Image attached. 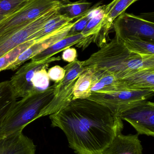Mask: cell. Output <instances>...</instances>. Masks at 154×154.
I'll use <instances>...</instances> for the list:
<instances>
[{
	"label": "cell",
	"instance_id": "obj_1",
	"mask_svg": "<svg viewBox=\"0 0 154 154\" xmlns=\"http://www.w3.org/2000/svg\"><path fill=\"white\" fill-rule=\"evenodd\" d=\"M49 119L77 154H103L124 127L123 120L108 108L88 99L72 100Z\"/></svg>",
	"mask_w": 154,
	"mask_h": 154
},
{
	"label": "cell",
	"instance_id": "obj_2",
	"mask_svg": "<svg viewBox=\"0 0 154 154\" xmlns=\"http://www.w3.org/2000/svg\"><path fill=\"white\" fill-rule=\"evenodd\" d=\"M83 66L107 71L123 79L139 70L154 69V55L142 56L131 52L123 41L115 37L83 61Z\"/></svg>",
	"mask_w": 154,
	"mask_h": 154
},
{
	"label": "cell",
	"instance_id": "obj_3",
	"mask_svg": "<svg viewBox=\"0 0 154 154\" xmlns=\"http://www.w3.org/2000/svg\"><path fill=\"white\" fill-rule=\"evenodd\" d=\"M55 87L54 83L44 91L30 93L16 101L2 124V137L23 132L26 126L38 119L40 112L53 99Z\"/></svg>",
	"mask_w": 154,
	"mask_h": 154
},
{
	"label": "cell",
	"instance_id": "obj_4",
	"mask_svg": "<svg viewBox=\"0 0 154 154\" xmlns=\"http://www.w3.org/2000/svg\"><path fill=\"white\" fill-rule=\"evenodd\" d=\"M83 64V61L77 59L64 67L65 77L62 80L55 83L54 97L49 104L40 112L38 119L58 112L66 107L72 100L75 82L85 69Z\"/></svg>",
	"mask_w": 154,
	"mask_h": 154
},
{
	"label": "cell",
	"instance_id": "obj_5",
	"mask_svg": "<svg viewBox=\"0 0 154 154\" xmlns=\"http://www.w3.org/2000/svg\"><path fill=\"white\" fill-rule=\"evenodd\" d=\"M154 90L128 88L115 93L93 92L88 99L106 107L117 116L126 110L153 97Z\"/></svg>",
	"mask_w": 154,
	"mask_h": 154
},
{
	"label": "cell",
	"instance_id": "obj_6",
	"mask_svg": "<svg viewBox=\"0 0 154 154\" xmlns=\"http://www.w3.org/2000/svg\"><path fill=\"white\" fill-rule=\"evenodd\" d=\"M40 0H25L0 20V41L24 27L42 14Z\"/></svg>",
	"mask_w": 154,
	"mask_h": 154
},
{
	"label": "cell",
	"instance_id": "obj_7",
	"mask_svg": "<svg viewBox=\"0 0 154 154\" xmlns=\"http://www.w3.org/2000/svg\"><path fill=\"white\" fill-rule=\"evenodd\" d=\"M115 36L121 40L138 37L154 42V24L152 22L134 14L124 12L113 24Z\"/></svg>",
	"mask_w": 154,
	"mask_h": 154
},
{
	"label": "cell",
	"instance_id": "obj_8",
	"mask_svg": "<svg viewBox=\"0 0 154 154\" xmlns=\"http://www.w3.org/2000/svg\"><path fill=\"white\" fill-rule=\"evenodd\" d=\"M62 3L52 8L6 38L0 41V57L17 46L30 40L31 36L39 31L50 19L59 13Z\"/></svg>",
	"mask_w": 154,
	"mask_h": 154
},
{
	"label": "cell",
	"instance_id": "obj_9",
	"mask_svg": "<svg viewBox=\"0 0 154 154\" xmlns=\"http://www.w3.org/2000/svg\"><path fill=\"white\" fill-rule=\"evenodd\" d=\"M61 60L60 57H52L39 60H32L21 67L11 78L10 81L16 97H23L34 92L31 80L34 73L50 64Z\"/></svg>",
	"mask_w": 154,
	"mask_h": 154
},
{
	"label": "cell",
	"instance_id": "obj_10",
	"mask_svg": "<svg viewBox=\"0 0 154 154\" xmlns=\"http://www.w3.org/2000/svg\"><path fill=\"white\" fill-rule=\"evenodd\" d=\"M118 117L129 123L139 135L154 136V104L143 101L121 113Z\"/></svg>",
	"mask_w": 154,
	"mask_h": 154
},
{
	"label": "cell",
	"instance_id": "obj_11",
	"mask_svg": "<svg viewBox=\"0 0 154 154\" xmlns=\"http://www.w3.org/2000/svg\"><path fill=\"white\" fill-rule=\"evenodd\" d=\"M73 24L74 22L69 23L33 44L24 51L14 62L6 69V70H15L27 60H30L66 37Z\"/></svg>",
	"mask_w": 154,
	"mask_h": 154
},
{
	"label": "cell",
	"instance_id": "obj_12",
	"mask_svg": "<svg viewBox=\"0 0 154 154\" xmlns=\"http://www.w3.org/2000/svg\"><path fill=\"white\" fill-rule=\"evenodd\" d=\"M104 5H96L90 9L87 13L89 21L81 33L85 38L76 44V47L84 50L92 42L96 43L102 29L105 17Z\"/></svg>",
	"mask_w": 154,
	"mask_h": 154
},
{
	"label": "cell",
	"instance_id": "obj_13",
	"mask_svg": "<svg viewBox=\"0 0 154 154\" xmlns=\"http://www.w3.org/2000/svg\"><path fill=\"white\" fill-rule=\"evenodd\" d=\"M138 1L139 0H113L107 5H104L105 17L102 29L96 42L99 47L100 48L106 43V37L113 26L115 20L125 12L131 5Z\"/></svg>",
	"mask_w": 154,
	"mask_h": 154
},
{
	"label": "cell",
	"instance_id": "obj_14",
	"mask_svg": "<svg viewBox=\"0 0 154 154\" xmlns=\"http://www.w3.org/2000/svg\"><path fill=\"white\" fill-rule=\"evenodd\" d=\"M33 141L22 132L12 134L0 140V154H35Z\"/></svg>",
	"mask_w": 154,
	"mask_h": 154
},
{
	"label": "cell",
	"instance_id": "obj_15",
	"mask_svg": "<svg viewBox=\"0 0 154 154\" xmlns=\"http://www.w3.org/2000/svg\"><path fill=\"white\" fill-rule=\"evenodd\" d=\"M93 72L91 93L109 94L128 88L124 80L118 79L109 72L104 70H94Z\"/></svg>",
	"mask_w": 154,
	"mask_h": 154
},
{
	"label": "cell",
	"instance_id": "obj_16",
	"mask_svg": "<svg viewBox=\"0 0 154 154\" xmlns=\"http://www.w3.org/2000/svg\"><path fill=\"white\" fill-rule=\"evenodd\" d=\"M139 134H118L103 154H143Z\"/></svg>",
	"mask_w": 154,
	"mask_h": 154
},
{
	"label": "cell",
	"instance_id": "obj_17",
	"mask_svg": "<svg viewBox=\"0 0 154 154\" xmlns=\"http://www.w3.org/2000/svg\"><path fill=\"white\" fill-rule=\"evenodd\" d=\"M10 80L0 82V140L2 124L6 116L11 111L16 102Z\"/></svg>",
	"mask_w": 154,
	"mask_h": 154
},
{
	"label": "cell",
	"instance_id": "obj_18",
	"mask_svg": "<svg viewBox=\"0 0 154 154\" xmlns=\"http://www.w3.org/2000/svg\"><path fill=\"white\" fill-rule=\"evenodd\" d=\"M123 79L130 88L154 90V69L139 70Z\"/></svg>",
	"mask_w": 154,
	"mask_h": 154
},
{
	"label": "cell",
	"instance_id": "obj_19",
	"mask_svg": "<svg viewBox=\"0 0 154 154\" xmlns=\"http://www.w3.org/2000/svg\"><path fill=\"white\" fill-rule=\"evenodd\" d=\"M84 38V36L81 33L71 35V36H66L59 41L56 42L41 53H39L31 59L30 60H39L53 57V56L56 55L57 53L63 51L67 48L76 45L77 43L81 41Z\"/></svg>",
	"mask_w": 154,
	"mask_h": 154
},
{
	"label": "cell",
	"instance_id": "obj_20",
	"mask_svg": "<svg viewBox=\"0 0 154 154\" xmlns=\"http://www.w3.org/2000/svg\"><path fill=\"white\" fill-rule=\"evenodd\" d=\"M93 73V69L85 68L75 82L72 100L87 99L90 97Z\"/></svg>",
	"mask_w": 154,
	"mask_h": 154
},
{
	"label": "cell",
	"instance_id": "obj_21",
	"mask_svg": "<svg viewBox=\"0 0 154 154\" xmlns=\"http://www.w3.org/2000/svg\"><path fill=\"white\" fill-rule=\"evenodd\" d=\"M73 21L72 19H70L65 15L58 14L49 20L39 31L33 34L29 40H33L37 42L49 34Z\"/></svg>",
	"mask_w": 154,
	"mask_h": 154
},
{
	"label": "cell",
	"instance_id": "obj_22",
	"mask_svg": "<svg viewBox=\"0 0 154 154\" xmlns=\"http://www.w3.org/2000/svg\"><path fill=\"white\" fill-rule=\"evenodd\" d=\"M62 5L59 13L65 15L73 20L86 14L91 8L92 3L84 0L71 2L69 0L62 1Z\"/></svg>",
	"mask_w": 154,
	"mask_h": 154
},
{
	"label": "cell",
	"instance_id": "obj_23",
	"mask_svg": "<svg viewBox=\"0 0 154 154\" xmlns=\"http://www.w3.org/2000/svg\"><path fill=\"white\" fill-rule=\"evenodd\" d=\"M131 52L142 56L154 55V42L138 37H131L123 41Z\"/></svg>",
	"mask_w": 154,
	"mask_h": 154
},
{
	"label": "cell",
	"instance_id": "obj_24",
	"mask_svg": "<svg viewBox=\"0 0 154 154\" xmlns=\"http://www.w3.org/2000/svg\"><path fill=\"white\" fill-rule=\"evenodd\" d=\"M36 41L29 40L12 49L0 57V72L6 69L16 60L18 57L26 49L34 44Z\"/></svg>",
	"mask_w": 154,
	"mask_h": 154
},
{
	"label": "cell",
	"instance_id": "obj_25",
	"mask_svg": "<svg viewBox=\"0 0 154 154\" xmlns=\"http://www.w3.org/2000/svg\"><path fill=\"white\" fill-rule=\"evenodd\" d=\"M48 68H42L34 73L31 80L32 85L34 92H42L49 88L50 79L47 73Z\"/></svg>",
	"mask_w": 154,
	"mask_h": 154
},
{
	"label": "cell",
	"instance_id": "obj_26",
	"mask_svg": "<svg viewBox=\"0 0 154 154\" xmlns=\"http://www.w3.org/2000/svg\"><path fill=\"white\" fill-rule=\"evenodd\" d=\"M87 13L74 22V24L70 30L67 36L76 35L82 32L89 21L90 18Z\"/></svg>",
	"mask_w": 154,
	"mask_h": 154
},
{
	"label": "cell",
	"instance_id": "obj_27",
	"mask_svg": "<svg viewBox=\"0 0 154 154\" xmlns=\"http://www.w3.org/2000/svg\"><path fill=\"white\" fill-rule=\"evenodd\" d=\"M25 0H1L0 16L7 14Z\"/></svg>",
	"mask_w": 154,
	"mask_h": 154
},
{
	"label": "cell",
	"instance_id": "obj_28",
	"mask_svg": "<svg viewBox=\"0 0 154 154\" xmlns=\"http://www.w3.org/2000/svg\"><path fill=\"white\" fill-rule=\"evenodd\" d=\"M49 79L55 83L63 79L65 75V70L59 66H55L50 68L47 71Z\"/></svg>",
	"mask_w": 154,
	"mask_h": 154
},
{
	"label": "cell",
	"instance_id": "obj_29",
	"mask_svg": "<svg viewBox=\"0 0 154 154\" xmlns=\"http://www.w3.org/2000/svg\"><path fill=\"white\" fill-rule=\"evenodd\" d=\"M77 54L76 49L69 47L63 51L62 59L69 63H71L77 59Z\"/></svg>",
	"mask_w": 154,
	"mask_h": 154
},
{
	"label": "cell",
	"instance_id": "obj_30",
	"mask_svg": "<svg viewBox=\"0 0 154 154\" xmlns=\"http://www.w3.org/2000/svg\"><path fill=\"white\" fill-rule=\"evenodd\" d=\"M4 16H0V20H2Z\"/></svg>",
	"mask_w": 154,
	"mask_h": 154
},
{
	"label": "cell",
	"instance_id": "obj_31",
	"mask_svg": "<svg viewBox=\"0 0 154 154\" xmlns=\"http://www.w3.org/2000/svg\"><path fill=\"white\" fill-rule=\"evenodd\" d=\"M58 1H61V2H62V1H66V0H58Z\"/></svg>",
	"mask_w": 154,
	"mask_h": 154
},
{
	"label": "cell",
	"instance_id": "obj_32",
	"mask_svg": "<svg viewBox=\"0 0 154 154\" xmlns=\"http://www.w3.org/2000/svg\"><path fill=\"white\" fill-rule=\"evenodd\" d=\"M0 1H1V0H0Z\"/></svg>",
	"mask_w": 154,
	"mask_h": 154
}]
</instances>
